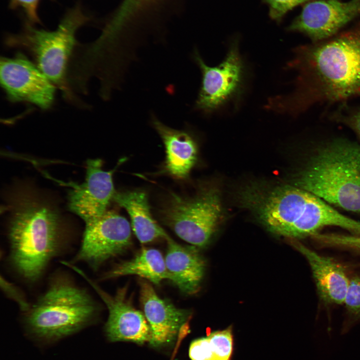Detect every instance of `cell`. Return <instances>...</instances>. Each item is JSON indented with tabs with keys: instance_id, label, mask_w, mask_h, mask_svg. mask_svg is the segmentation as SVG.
<instances>
[{
	"instance_id": "17",
	"label": "cell",
	"mask_w": 360,
	"mask_h": 360,
	"mask_svg": "<svg viewBox=\"0 0 360 360\" xmlns=\"http://www.w3.org/2000/svg\"><path fill=\"white\" fill-rule=\"evenodd\" d=\"M164 258L168 279L181 292L192 294L198 290L205 264L196 247L183 246L170 238Z\"/></svg>"
},
{
	"instance_id": "12",
	"label": "cell",
	"mask_w": 360,
	"mask_h": 360,
	"mask_svg": "<svg viewBox=\"0 0 360 360\" xmlns=\"http://www.w3.org/2000/svg\"><path fill=\"white\" fill-rule=\"evenodd\" d=\"M66 266L78 273L94 290L106 305L108 317L105 330L112 342L129 341L142 344L150 341L152 332L144 314L136 310L128 296L126 287L112 296L104 290L82 270L68 262Z\"/></svg>"
},
{
	"instance_id": "9",
	"label": "cell",
	"mask_w": 360,
	"mask_h": 360,
	"mask_svg": "<svg viewBox=\"0 0 360 360\" xmlns=\"http://www.w3.org/2000/svg\"><path fill=\"white\" fill-rule=\"evenodd\" d=\"M0 81L11 102L30 104L42 110L54 104L56 86L22 52L11 58H1Z\"/></svg>"
},
{
	"instance_id": "13",
	"label": "cell",
	"mask_w": 360,
	"mask_h": 360,
	"mask_svg": "<svg viewBox=\"0 0 360 360\" xmlns=\"http://www.w3.org/2000/svg\"><path fill=\"white\" fill-rule=\"evenodd\" d=\"M113 172L103 170L100 159L88 160L84 182L75 185L69 192L70 210L85 222L104 214L116 193Z\"/></svg>"
},
{
	"instance_id": "10",
	"label": "cell",
	"mask_w": 360,
	"mask_h": 360,
	"mask_svg": "<svg viewBox=\"0 0 360 360\" xmlns=\"http://www.w3.org/2000/svg\"><path fill=\"white\" fill-rule=\"evenodd\" d=\"M81 246L74 262L96 270L108 260L124 252L131 244V226L118 213L106 210L85 222Z\"/></svg>"
},
{
	"instance_id": "7",
	"label": "cell",
	"mask_w": 360,
	"mask_h": 360,
	"mask_svg": "<svg viewBox=\"0 0 360 360\" xmlns=\"http://www.w3.org/2000/svg\"><path fill=\"white\" fill-rule=\"evenodd\" d=\"M159 208L162 220L178 237L198 248L209 243L222 216L219 193L214 188L192 196L171 192Z\"/></svg>"
},
{
	"instance_id": "2",
	"label": "cell",
	"mask_w": 360,
	"mask_h": 360,
	"mask_svg": "<svg viewBox=\"0 0 360 360\" xmlns=\"http://www.w3.org/2000/svg\"><path fill=\"white\" fill-rule=\"evenodd\" d=\"M316 148L294 186L343 210L360 213V144L338 137Z\"/></svg>"
},
{
	"instance_id": "1",
	"label": "cell",
	"mask_w": 360,
	"mask_h": 360,
	"mask_svg": "<svg viewBox=\"0 0 360 360\" xmlns=\"http://www.w3.org/2000/svg\"><path fill=\"white\" fill-rule=\"evenodd\" d=\"M286 66L296 72L293 89L270 98V110L296 116L360 96V20L328 39L296 47Z\"/></svg>"
},
{
	"instance_id": "5",
	"label": "cell",
	"mask_w": 360,
	"mask_h": 360,
	"mask_svg": "<svg viewBox=\"0 0 360 360\" xmlns=\"http://www.w3.org/2000/svg\"><path fill=\"white\" fill-rule=\"evenodd\" d=\"M60 220L48 206L26 200L14 210L8 228L10 258L25 280H38L60 244Z\"/></svg>"
},
{
	"instance_id": "23",
	"label": "cell",
	"mask_w": 360,
	"mask_h": 360,
	"mask_svg": "<svg viewBox=\"0 0 360 360\" xmlns=\"http://www.w3.org/2000/svg\"><path fill=\"white\" fill-rule=\"evenodd\" d=\"M41 0H9L8 8L12 10L19 11L24 18V22L35 26L42 24L38 14V6Z\"/></svg>"
},
{
	"instance_id": "21",
	"label": "cell",
	"mask_w": 360,
	"mask_h": 360,
	"mask_svg": "<svg viewBox=\"0 0 360 360\" xmlns=\"http://www.w3.org/2000/svg\"><path fill=\"white\" fill-rule=\"evenodd\" d=\"M208 336L212 349V360H230L233 351L232 328L213 332Z\"/></svg>"
},
{
	"instance_id": "16",
	"label": "cell",
	"mask_w": 360,
	"mask_h": 360,
	"mask_svg": "<svg viewBox=\"0 0 360 360\" xmlns=\"http://www.w3.org/2000/svg\"><path fill=\"white\" fill-rule=\"evenodd\" d=\"M291 242L308 260L320 298L326 304L344 303L350 282L344 268L330 258L318 254L300 242L295 240Z\"/></svg>"
},
{
	"instance_id": "11",
	"label": "cell",
	"mask_w": 360,
	"mask_h": 360,
	"mask_svg": "<svg viewBox=\"0 0 360 360\" xmlns=\"http://www.w3.org/2000/svg\"><path fill=\"white\" fill-rule=\"evenodd\" d=\"M360 16V0H312L288 28L311 42L328 39L345 28Z\"/></svg>"
},
{
	"instance_id": "3",
	"label": "cell",
	"mask_w": 360,
	"mask_h": 360,
	"mask_svg": "<svg viewBox=\"0 0 360 360\" xmlns=\"http://www.w3.org/2000/svg\"><path fill=\"white\" fill-rule=\"evenodd\" d=\"M92 20L80 3L68 8L52 30L39 28L24 22L20 32L7 34L4 45L27 52L34 63L49 80L62 92L66 100L80 106L84 103L70 88L68 70L70 60L78 44V30Z\"/></svg>"
},
{
	"instance_id": "15",
	"label": "cell",
	"mask_w": 360,
	"mask_h": 360,
	"mask_svg": "<svg viewBox=\"0 0 360 360\" xmlns=\"http://www.w3.org/2000/svg\"><path fill=\"white\" fill-rule=\"evenodd\" d=\"M150 124L162 139L166 148L164 172L178 180L188 177L197 159L198 146L188 128L177 130L162 123L154 112Z\"/></svg>"
},
{
	"instance_id": "27",
	"label": "cell",
	"mask_w": 360,
	"mask_h": 360,
	"mask_svg": "<svg viewBox=\"0 0 360 360\" xmlns=\"http://www.w3.org/2000/svg\"><path fill=\"white\" fill-rule=\"evenodd\" d=\"M0 286L6 295L14 300L21 310L26 312L30 309L31 305L28 302L24 293L16 285L7 280L2 276H0Z\"/></svg>"
},
{
	"instance_id": "25",
	"label": "cell",
	"mask_w": 360,
	"mask_h": 360,
	"mask_svg": "<svg viewBox=\"0 0 360 360\" xmlns=\"http://www.w3.org/2000/svg\"><path fill=\"white\" fill-rule=\"evenodd\" d=\"M312 0H264L269 7L271 18L280 20L288 12L296 6Z\"/></svg>"
},
{
	"instance_id": "18",
	"label": "cell",
	"mask_w": 360,
	"mask_h": 360,
	"mask_svg": "<svg viewBox=\"0 0 360 360\" xmlns=\"http://www.w3.org/2000/svg\"><path fill=\"white\" fill-rule=\"evenodd\" d=\"M114 200L128 213L132 230L142 244L170 237L152 216L146 194L141 191L116 192Z\"/></svg>"
},
{
	"instance_id": "22",
	"label": "cell",
	"mask_w": 360,
	"mask_h": 360,
	"mask_svg": "<svg viewBox=\"0 0 360 360\" xmlns=\"http://www.w3.org/2000/svg\"><path fill=\"white\" fill-rule=\"evenodd\" d=\"M347 102L340 104L337 108L330 113L328 118L350 128L360 141V107L350 106Z\"/></svg>"
},
{
	"instance_id": "19",
	"label": "cell",
	"mask_w": 360,
	"mask_h": 360,
	"mask_svg": "<svg viewBox=\"0 0 360 360\" xmlns=\"http://www.w3.org/2000/svg\"><path fill=\"white\" fill-rule=\"evenodd\" d=\"M127 275L139 276L155 284L168 279L164 258L159 250L152 248H143L132 260L118 264L106 272L102 278Z\"/></svg>"
},
{
	"instance_id": "14",
	"label": "cell",
	"mask_w": 360,
	"mask_h": 360,
	"mask_svg": "<svg viewBox=\"0 0 360 360\" xmlns=\"http://www.w3.org/2000/svg\"><path fill=\"white\" fill-rule=\"evenodd\" d=\"M140 285V302L152 332L150 344L160 346L170 343L185 326L190 312L159 297L147 282L142 280Z\"/></svg>"
},
{
	"instance_id": "20",
	"label": "cell",
	"mask_w": 360,
	"mask_h": 360,
	"mask_svg": "<svg viewBox=\"0 0 360 360\" xmlns=\"http://www.w3.org/2000/svg\"><path fill=\"white\" fill-rule=\"evenodd\" d=\"M164 0H123L120 6L105 24L111 36H126L134 24L158 6Z\"/></svg>"
},
{
	"instance_id": "28",
	"label": "cell",
	"mask_w": 360,
	"mask_h": 360,
	"mask_svg": "<svg viewBox=\"0 0 360 360\" xmlns=\"http://www.w3.org/2000/svg\"><path fill=\"white\" fill-rule=\"evenodd\" d=\"M192 360H212V352L208 336L194 340L189 348Z\"/></svg>"
},
{
	"instance_id": "4",
	"label": "cell",
	"mask_w": 360,
	"mask_h": 360,
	"mask_svg": "<svg viewBox=\"0 0 360 360\" xmlns=\"http://www.w3.org/2000/svg\"><path fill=\"white\" fill-rule=\"evenodd\" d=\"M258 213L268 230L292 239L312 236L326 226H339L352 233L360 227L358 221L341 214L324 200L294 186L272 192Z\"/></svg>"
},
{
	"instance_id": "6",
	"label": "cell",
	"mask_w": 360,
	"mask_h": 360,
	"mask_svg": "<svg viewBox=\"0 0 360 360\" xmlns=\"http://www.w3.org/2000/svg\"><path fill=\"white\" fill-rule=\"evenodd\" d=\"M98 308L84 289L67 280H54L26 312L29 332L46 342L78 332L94 319Z\"/></svg>"
},
{
	"instance_id": "26",
	"label": "cell",
	"mask_w": 360,
	"mask_h": 360,
	"mask_svg": "<svg viewBox=\"0 0 360 360\" xmlns=\"http://www.w3.org/2000/svg\"><path fill=\"white\" fill-rule=\"evenodd\" d=\"M322 243L328 245L343 246L360 250V236L334 234H321Z\"/></svg>"
},
{
	"instance_id": "8",
	"label": "cell",
	"mask_w": 360,
	"mask_h": 360,
	"mask_svg": "<svg viewBox=\"0 0 360 360\" xmlns=\"http://www.w3.org/2000/svg\"><path fill=\"white\" fill-rule=\"evenodd\" d=\"M192 58L200 70L202 82L194 109L212 114L238 98L242 92L244 66L237 40L232 42L224 59L216 66H208L195 48Z\"/></svg>"
},
{
	"instance_id": "24",
	"label": "cell",
	"mask_w": 360,
	"mask_h": 360,
	"mask_svg": "<svg viewBox=\"0 0 360 360\" xmlns=\"http://www.w3.org/2000/svg\"><path fill=\"white\" fill-rule=\"evenodd\" d=\"M344 304L352 318L360 319V276L350 280Z\"/></svg>"
}]
</instances>
